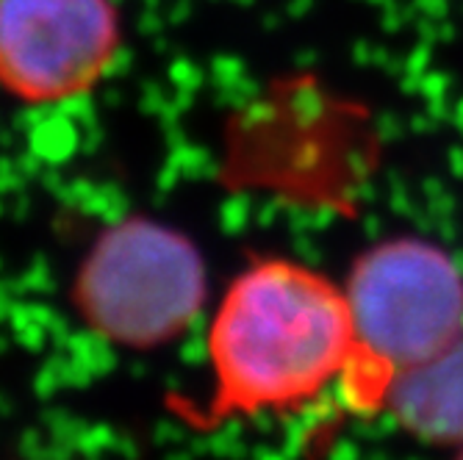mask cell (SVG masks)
Here are the masks:
<instances>
[{
  "instance_id": "6da1fadb",
  "label": "cell",
  "mask_w": 463,
  "mask_h": 460,
  "mask_svg": "<svg viewBox=\"0 0 463 460\" xmlns=\"http://www.w3.org/2000/svg\"><path fill=\"white\" fill-rule=\"evenodd\" d=\"M350 358L347 291L300 261L261 258L231 280L208 327L212 389L175 408L194 430L288 413L342 383Z\"/></svg>"
},
{
  "instance_id": "7a4b0ae2",
  "label": "cell",
  "mask_w": 463,
  "mask_h": 460,
  "mask_svg": "<svg viewBox=\"0 0 463 460\" xmlns=\"http://www.w3.org/2000/svg\"><path fill=\"white\" fill-rule=\"evenodd\" d=\"M353 358L339 383L358 416L383 413L392 389L463 333V269L444 247L397 236L355 258L347 277Z\"/></svg>"
},
{
  "instance_id": "3957f363",
  "label": "cell",
  "mask_w": 463,
  "mask_h": 460,
  "mask_svg": "<svg viewBox=\"0 0 463 460\" xmlns=\"http://www.w3.org/2000/svg\"><path fill=\"white\" fill-rule=\"evenodd\" d=\"M70 297L95 336L122 350L150 352L178 342L205 308V261L178 228L131 217L95 239Z\"/></svg>"
},
{
  "instance_id": "277c9868",
  "label": "cell",
  "mask_w": 463,
  "mask_h": 460,
  "mask_svg": "<svg viewBox=\"0 0 463 460\" xmlns=\"http://www.w3.org/2000/svg\"><path fill=\"white\" fill-rule=\"evenodd\" d=\"M122 48L114 0H0V89L28 106L90 95Z\"/></svg>"
},
{
  "instance_id": "5b68a950",
  "label": "cell",
  "mask_w": 463,
  "mask_h": 460,
  "mask_svg": "<svg viewBox=\"0 0 463 460\" xmlns=\"http://www.w3.org/2000/svg\"><path fill=\"white\" fill-rule=\"evenodd\" d=\"M383 413L425 444H463V333L433 361L397 380Z\"/></svg>"
},
{
  "instance_id": "8992f818",
  "label": "cell",
  "mask_w": 463,
  "mask_h": 460,
  "mask_svg": "<svg viewBox=\"0 0 463 460\" xmlns=\"http://www.w3.org/2000/svg\"><path fill=\"white\" fill-rule=\"evenodd\" d=\"M455 460H463V444L458 446V457H455Z\"/></svg>"
}]
</instances>
